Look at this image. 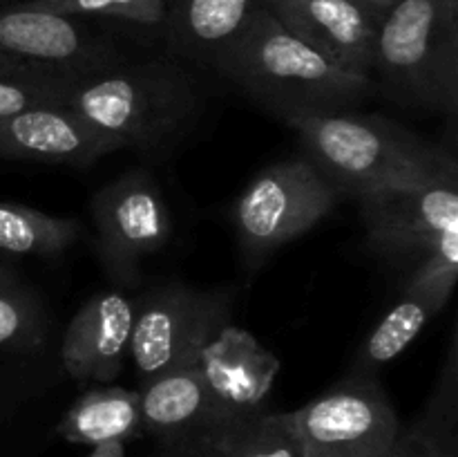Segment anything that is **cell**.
I'll return each instance as SVG.
<instances>
[{"mask_svg":"<svg viewBox=\"0 0 458 457\" xmlns=\"http://www.w3.org/2000/svg\"><path fill=\"white\" fill-rule=\"evenodd\" d=\"M21 285V278H18V273L13 272L12 267H7V264L0 263V289H4V287H16Z\"/></svg>","mask_w":458,"mask_h":457,"instance_id":"28","label":"cell"},{"mask_svg":"<svg viewBox=\"0 0 458 457\" xmlns=\"http://www.w3.org/2000/svg\"><path fill=\"white\" fill-rule=\"evenodd\" d=\"M76 81L47 70L0 74V121L40 106H65Z\"/></svg>","mask_w":458,"mask_h":457,"instance_id":"21","label":"cell"},{"mask_svg":"<svg viewBox=\"0 0 458 457\" xmlns=\"http://www.w3.org/2000/svg\"><path fill=\"white\" fill-rule=\"evenodd\" d=\"M155 457H219L206 437L183 439L174 444H161Z\"/></svg>","mask_w":458,"mask_h":457,"instance_id":"25","label":"cell"},{"mask_svg":"<svg viewBox=\"0 0 458 457\" xmlns=\"http://www.w3.org/2000/svg\"><path fill=\"white\" fill-rule=\"evenodd\" d=\"M302 155L340 195L420 182L458 168L454 155L383 115L335 112L289 121Z\"/></svg>","mask_w":458,"mask_h":457,"instance_id":"3","label":"cell"},{"mask_svg":"<svg viewBox=\"0 0 458 457\" xmlns=\"http://www.w3.org/2000/svg\"><path fill=\"white\" fill-rule=\"evenodd\" d=\"M340 193L304 155L259 170L233 204V227L246 269L311 231L338 206Z\"/></svg>","mask_w":458,"mask_h":457,"instance_id":"5","label":"cell"},{"mask_svg":"<svg viewBox=\"0 0 458 457\" xmlns=\"http://www.w3.org/2000/svg\"><path fill=\"white\" fill-rule=\"evenodd\" d=\"M137 298L125 289L98 291L81 305L61 341V361L79 384L106 385L121 375L130 352Z\"/></svg>","mask_w":458,"mask_h":457,"instance_id":"12","label":"cell"},{"mask_svg":"<svg viewBox=\"0 0 458 457\" xmlns=\"http://www.w3.org/2000/svg\"><path fill=\"white\" fill-rule=\"evenodd\" d=\"M0 54L72 81L125 58L119 45L89 22L31 7L25 0L0 4Z\"/></svg>","mask_w":458,"mask_h":457,"instance_id":"10","label":"cell"},{"mask_svg":"<svg viewBox=\"0 0 458 457\" xmlns=\"http://www.w3.org/2000/svg\"><path fill=\"white\" fill-rule=\"evenodd\" d=\"M371 81L403 108L458 110V0H396L376 39Z\"/></svg>","mask_w":458,"mask_h":457,"instance_id":"4","label":"cell"},{"mask_svg":"<svg viewBox=\"0 0 458 457\" xmlns=\"http://www.w3.org/2000/svg\"><path fill=\"white\" fill-rule=\"evenodd\" d=\"M358 202L367 249L396 267L414 269L447 236L458 233V168L376 188Z\"/></svg>","mask_w":458,"mask_h":457,"instance_id":"6","label":"cell"},{"mask_svg":"<svg viewBox=\"0 0 458 457\" xmlns=\"http://www.w3.org/2000/svg\"><path fill=\"white\" fill-rule=\"evenodd\" d=\"M231 289H197L182 280H168L137 298L130 352L139 381L177 366L199 352L217 330L231 323Z\"/></svg>","mask_w":458,"mask_h":457,"instance_id":"7","label":"cell"},{"mask_svg":"<svg viewBox=\"0 0 458 457\" xmlns=\"http://www.w3.org/2000/svg\"><path fill=\"white\" fill-rule=\"evenodd\" d=\"M383 457H458V444L410 426L407 430L401 428L396 442Z\"/></svg>","mask_w":458,"mask_h":457,"instance_id":"24","label":"cell"},{"mask_svg":"<svg viewBox=\"0 0 458 457\" xmlns=\"http://www.w3.org/2000/svg\"><path fill=\"white\" fill-rule=\"evenodd\" d=\"M43 325V307L22 282L0 289V349L34 345Z\"/></svg>","mask_w":458,"mask_h":457,"instance_id":"23","label":"cell"},{"mask_svg":"<svg viewBox=\"0 0 458 457\" xmlns=\"http://www.w3.org/2000/svg\"><path fill=\"white\" fill-rule=\"evenodd\" d=\"M25 3L31 7L81 18V21L106 18V21L128 22V25L161 31L168 0H25Z\"/></svg>","mask_w":458,"mask_h":457,"instance_id":"22","label":"cell"},{"mask_svg":"<svg viewBox=\"0 0 458 457\" xmlns=\"http://www.w3.org/2000/svg\"><path fill=\"white\" fill-rule=\"evenodd\" d=\"M206 439L219 457H309L289 410L262 408L226 421Z\"/></svg>","mask_w":458,"mask_h":457,"instance_id":"19","label":"cell"},{"mask_svg":"<svg viewBox=\"0 0 458 457\" xmlns=\"http://www.w3.org/2000/svg\"><path fill=\"white\" fill-rule=\"evenodd\" d=\"M456 280L403 285V296L392 305L356 352L349 375L376 376L383 366L405 352L423 327L445 307Z\"/></svg>","mask_w":458,"mask_h":457,"instance_id":"17","label":"cell"},{"mask_svg":"<svg viewBox=\"0 0 458 457\" xmlns=\"http://www.w3.org/2000/svg\"><path fill=\"white\" fill-rule=\"evenodd\" d=\"M262 4V0H168L161 27L165 54L186 65L217 70Z\"/></svg>","mask_w":458,"mask_h":457,"instance_id":"16","label":"cell"},{"mask_svg":"<svg viewBox=\"0 0 458 457\" xmlns=\"http://www.w3.org/2000/svg\"><path fill=\"white\" fill-rule=\"evenodd\" d=\"M114 151L121 148L67 106L31 108L0 121L3 160L88 168Z\"/></svg>","mask_w":458,"mask_h":457,"instance_id":"14","label":"cell"},{"mask_svg":"<svg viewBox=\"0 0 458 457\" xmlns=\"http://www.w3.org/2000/svg\"><path fill=\"white\" fill-rule=\"evenodd\" d=\"M65 106L119 148L150 155L191 133L206 99L191 65L161 54L79 79Z\"/></svg>","mask_w":458,"mask_h":457,"instance_id":"1","label":"cell"},{"mask_svg":"<svg viewBox=\"0 0 458 457\" xmlns=\"http://www.w3.org/2000/svg\"><path fill=\"white\" fill-rule=\"evenodd\" d=\"M88 457H125V444L123 442H106L92 446Z\"/></svg>","mask_w":458,"mask_h":457,"instance_id":"27","label":"cell"},{"mask_svg":"<svg viewBox=\"0 0 458 457\" xmlns=\"http://www.w3.org/2000/svg\"><path fill=\"white\" fill-rule=\"evenodd\" d=\"M358 3H362V4H365V7L374 9V12L383 13V16H385V12H387V9L392 7V4L396 3V0H358Z\"/></svg>","mask_w":458,"mask_h":457,"instance_id":"29","label":"cell"},{"mask_svg":"<svg viewBox=\"0 0 458 457\" xmlns=\"http://www.w3.org/2000/svg\"><path fill=\"white\" fill-rule=\"evenodd\" d=\"M7 3H13V0H0V4H7Z\"/></svg>","mask_w":458,"mask_h":457,"instance_id":"30","label":"cell"},{"mask_svg":"<svg viewBox=\"0 0 458 457\" xmlns=\"http://www.w3.org/2000/svg\"><path fill=\"white\" fill-rule=\"evenodd\" d=\"M34 70H43V67H36L31 65V63L18 61V58L0 54V74H22V72H34Z\"/></svg>","mask_w":458,"mask_h":457,"instance_id":"26","label":"cell"},{"mask_svg":"<svg viewBox=\"0 0 458 457\" xmlns=\"http://www.w3.org/2000/svg\"><path fill=\"white\" fill-rule=\"evenodd\" d=\"M139 403L143 435L157 439L159 446L208 437L213 430L231 421L206 388L197 354L141 384Z\"/></svg>","mask_w":458,"mask_h":457,"instance_id":"15","label":"cell"},{"mask_svg":"<svg viewBox=\"0 0 458 457\" xmlns=\"http://www.w3.org/2000/svg\"><path fill=\"white\" fill-rule=\"evenodd\" d=\"M309 457H383L401 421L376 376L347 375L298 410H289Z\"/></svg>","mask_w":458,"mask_h":457,"instance_id":"9","label":"cell"},{"mask_svg":"<svg viewBox=\"0 0 458 457\" xmlns=\"http://www.w3.org/2000/svg\"><path fill=\"white\" fill-rule=\"evenodd\" d=\"M83 233L76 218L45 213L40 209L0 202V251L9 255L54 258L74 245Z\"/></svg>","mask_w":458,"mask_h":457,"instance_id":"20","label":"cell"},{"mask_svg":"<svg viewBox=\"0 0 458 457\" xmlns=\"http://www.w3.org/2000/svg\"><path fill=\"white\" fill-rule=\"evenodd\" d=\"M215 72L282 124L356 110L378 94L374 81L309 47L264 4Z\"/></svg>","mask_w":458,"mask_h":457,"instance_id":"2","label":"cell"},{"mask_svg":"<svg viewBox=\"0 0 458 457\" xmlns=\"http://www.w3.org/2000/svg\"><path fill=\"white\" fill-rule=\"evenodd\" d=\"M97 251L107 278L119 289L141 280V263L159 254L173 236V215L159 184L134 168L98 188L92 197Z\"/></svg>","mask_w":458,"mask_h":457,"instance_id":"8","label":"cell"},{"mask_svg":"<svg viewBox=\"0 0 458 457\" xmlns=\"http://www.w3.org/2000/svg\"><path fill=\"white\" fill-rule=\"evenodd\" d=\"M206 388L228 419L262 410L282 361L250 332L224 325L197 352Z\"/></svg>","mask_w":458,"mask_h":457,"instance_id":"13","label":"cell"},{"mask_svg":"<svg viewBox=\"0 0 458 457\" xmlns=\"http://www.w3.org/2000/svg\"><path fill=\"white\" fill-rule=\"evenodd\" d=\"M264 7L309 47L352 74L371 79L383 13L358 0H262Z\"/></svg>","mask_w":458,"mask_h":457,"instance_id":"11","label":"cell"},{"mask_svg":"<svg viewBox=\"0 0 458 457\" xmlns=\"http://www.w3.org/2000/svg\"><path fill=\"white\" fill-rule=\"evenodd\" d=\"M56 435L79 446L106 442H130L141 437V403L139 390L123 385H97L81 394L61 417Z\"/></svg>","mask_w":458,"mask_h":457,"instance_id":"18","label":"cell"}]
</instances>
